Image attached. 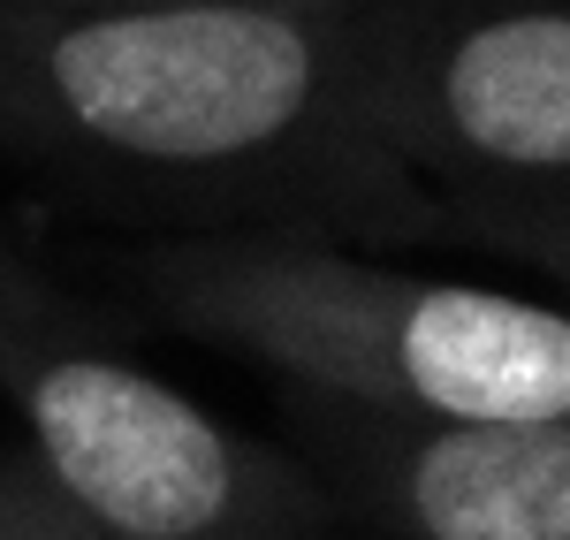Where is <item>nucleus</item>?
I'll list each match as a JSON object with an SVG mask.
<instances>
[{
	"instance_id": "4",
	"label": "nucleus",
	"mask_w": 570,
	"mask_h": 540,
	"mask_svg": "<svg viewBox=\"0 0 570 540\" xmlns=\"http://www.w3.org/2000/svg\"><path fill=\"white\" fill-rule=\"evenodd\" d=\"M357 107L426 190L570 183V0H357Z\"/></svg>"
},
{
	"instance_id": "3",
	"label": "nucleus",
	"mask_w": 570,
	"mask_h": 540,
	"mask_svg": "<svg viewBox=\"0 0 570 540\" xmlns=\"http://www.w3.org/2000/svg\"><path fill=\"white\" fill-rule=\"evenodd\" d=\"M0 396L53 488L115 540H343L327 488L137 359L0 222Z\"/></svg>"
},
{
	"instance_id": "5",
	"label": "nucleus",
	"mask_w": 570,
	"mask_h": 540,
	"mask_svg": "<svg viewBox=\"0 0 570 540\" xmlns=\"http://www.w3.org/2000/svg\"><path fill=\"white\" fill-rule=\"evenodd\" d=\"M282 450L343 540H570V419L389 411L282 381Z\"/></svg>"
},
{
	"instance_id": "6",
	"label": "nucleus",
	"mask_w": 570,
	"mask_h": 540,
	"mask_svg": "<svg viewBox=\"0 0 570 540\" xmlns=\"http://www.w3.org/2000/svg\"><path fill=\"white\" fill-rule=\"evenodd\" d=\"M434 244L494 252L570 289V183H494V190H434Z\"/></svg>"
},
{
	"instance_id": "1",
	"label": "nucleus",
	"mask_w": 570,
	"mask_h": 540,
	"mask_svg": "<svg viewBox=\"0 0 570 540\" xmlns=\"http://www.w3.org/2000/svg\"><path fill=\"white\" fill-rule=\"evenodd\" d=\"M0 160L137 236L434 244L365 130L357 0L0 8Z\"/></svg>"
},
{
	"instance_id": "7",
	"label": "nucleus",
	"mask_w": 570,
	"mask_h": 540,
	"mask_svg": "<svg viewBox=\"0 0 570 540\" xmlns=\"http://www.w3.org/2000/svg\"><path fill=\"white\" fill-rule=\"evenodd\" d=\"M0 540H115V533L91 526L85 510L53 488V472L16 442V450H0Z\"/></svg>"
},
{
	"instance_id": "8",
	"label": "nucleus",
	"mask_w": 570,
	"mask_h": 540,
	"mask_svg": "<svg viewBox=\"0 0 570 540\" xmlns=\"http://www.w3.org/2000/svg\"><path fill=\"white\" fill-rule=\"evenodd\" d=\"M0 8H99V0H0Z\"/></svg>"
},
{
	"instance_id": "2",
	"label": "nucleus",
	"mask_w": 570,
	"mask_h": 540,
	"mask_svg": "<svg viewBox=\"0 0 570 540\" xmlns=\"http://www.w3.org/2000/svg\"><path fill=\"white\" fill-rule=\"evenodd\" d=\"M115 274L190 343L389 411L570 419V313L320 236H137Z\"/></svg>"
}]
</instances>
